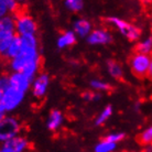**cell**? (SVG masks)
Returning <instances> with one entry per match:
<instances>
[{
    "label": "cell",
    "instance_id": "cell-1",
    "mask_svg": "<svg viewBox=\"0 0 152 152\" xmlns=\"http://www.w3.org/2000/svg\"><path fill=\"white\" fill-rule=\"evenodd\" d=\"M106 22L130 42H138L141 39V29L136 24L118 17H108Z\"/></svg>",
    "mask_w": 152,
    "mask_h": 152
},
{
    "label": "cell",
    "instance_id": "cell-2",
    "mask_svg": "<svg viewBox=\"0 0 152 152\" xmlns=\"http://www.w3.org/2000/svg\"><path fill=\"white\" fill-rule=\"evenodd\" d=\"M34 63H42L40 51L21 49L19 55L9 61V69L11 73H22L26 67Z\"/></svg>",
    "mask_w": 152,
    "mask_h": 152
},
{
    "label": "cell",
    "instance_id": "cell-3",
    "mask_svg": "<svg viewBox=\"0 0 152 152\" xmlns=\"http://www.w3.org/2000/svg\"><path fill=\"white\" fill-rule=\"evenodd\" d=\"M15 34L18 37L37 35L38 23L34 18L26 11H19L15 13Z\"/></svg>",
    "mask_w": 152,
    "mask_h": 152
},
{
    "label": "cell",
    "instance_id": "cell-4",
    "mask_svg": "<svg viewBox=\"0 0 152 152\" xmlns=\"http://www.w3.org/2000/svg\"><path fill=\"white\" fill-rule=\"evenodd\" d=\"M21 132V124L13 116H7L0 121V143L4 145Z\"/></svg>",
    "mask_w": 152,
    "mask_h": 152
},
{
    "label": "cell",
    "instance_id": "cell-5",
    "mask_svg": "<svg viewBox=\"0 0 152 152\" xmlns=\"http://www.w3.org/2000/svg\"><path fill=\"white\" fill-rule=\"evenodd\" d=\"M26 98V94L20 91H17L15 88L9 87L6 91H4V95L1 99L0 108L7 114L15 110L18 107L23 103Z\"/></svg>",
    "mask_w": 152,
    "mask_h": 152
},
{
    "label": "cell",
    "instance_id": "cell-6",
    "mask_svg": "<svg viewBox=\"0 0 152 152\" xmlns=\"http://www.w3.org/2000/svg\"><path fill=\"white\" fill-rule=\"evenodd\" d=\"M150 63H151L150 55L134 52L129 58L130 71L136 77H139V78L145 77V76H148Z\"/></svg>",
    "mask_w": 152,
    "mask_h": 152
},
{
    "label": "cell",
    "instance_id": "cell-7",
    "mask_svg": "<svg viewBox=\"0 0 152 152\" xmlns=\"http://www.w3.org/2000/svg\"><path fill=\"white\" fill-rule=\"evenodd\" d=\"M51 78L50 75L45 72H40L38 76L32 80L31 85V93L33 97L37 99H43L49 91Z\"/></svg>",
    "mask_w": 152,
    "mask_h": 152
},
{
    "label": "cell",
    "instance_id": "cell-8",
    "mask_svg": "<svg viewBox=\"0 0 152 152\" xmlns=\"http://www.w3.org/2000/svg\"><path fill=\"white\" fill-rule=\"evenodd\" d=\"M113 34L110 31L107 30L106 28H94L91 34L86 38V41L89 45L93 46H100V45H108L113 42Z\"/></svg>",
    "mask_w": 152,
    "mask_h": 152
},
{
    "label": "cell",
    "instance_id": "cell-9",
    "mask_svg": "<svg viewBox=\"0 0 152 152\" xmlns=\"http://www.w3.org/2000/svg\"><path fill=\"white\" fill-rule=\"evenodd\" d=\"M9 78H10V87L22 91L24 94H27L31 89L32 80H30L23 73H10Z\"/></svg>",
    "mask_w": 152,
    "mask_h": 152
},
{
    "label": "cell",
    "instance_id": "cell-10",
    "mask_svg": "<svg viewBox=\"0 0 152 152\" xmlns=\"http://www.w3.org/2000/svg\"><path fill=\"white\" fill-rule=\"evenodd\" d=\"M2 147L9 152H28L30 148V141L24 136L19 134L4 143Z\"/></svg>",
    "mask_w": 152,
    "mask_h": 152
},
{
    "label": "cell",
    "instance_id": "cell-11",
    "mask_svg": "<svg viewBox=\"0 0 152 152\" xmlns=\"http://www.w3.org/2000/svg\"><path fill=\"white\" fill-rule=\"evenodd\" d=\"M93 23L86 18H77L73 22L72 31L78 38H87L93 31Z\"/></svg>",
    "mask_w": 152,
    "mask_h": 152
},
{
    "label": "cell",
    "instance_id": "cell-12",
    "mask_svg": "<svg viewBox=\"0 0 152 152\" xmlns=\"http://www.w3.org/2000/svg\"><path fill=\"white\" fill-rule=\"evenodd\" d=\"M65 121V117L64 114L62 113L61 110L58 109H52L50 111L49 116L46 118V128L50 130V131H57L60 130L63 127Z\"/></svg>",
    "mask_w": 152,
    "mask_h": 152
},
{
    "label": "cell",
    "instance_id": "cell-13",
    "mask_svg": "<svg viewBox=\"0 0 152 152\" xmlns=\"http://www.w3.org/2000/svg\"><path fill=\"white\" fill-rule=\"evenodd\" d=\"M77 42V37L72 30L63 31L61 34L56 39V46L57 49L65 50L73 46Z\"/></svg>",
    "mask_w": 152,
    "mask_h": 152
},
{
    "label": "cell",
    "instance_id": "cell-14",
    "mask_svg": "<svg viewBox=\"0 0 152 152\" xmlns=\"http://www.w3.org/2000/svg\"><path fill=\"white\" fill-rule=\"evenodd\" d=\"M106 69L107 73L115 80H121L125 75V71H124L122 65L114 58L106 61Z\"/></svg>",
    "mask_w": 152,
    "mask_h": 152
},
{
    "label": "cell",
    "instance_id": "cell-15",
    "mask_svg": "<svg viewBox=\"0 0 152 152\" xmlns=\"http://www.w3.org/2000/svg\"><path fill=\"white\" fill-rule=\"evenodd\" d=\"M136 52L145 55L152 53V35H148L143 39H140L136 44Z\"/></svg>",
    "mask_w": 152,
    "mask_h": 152
},
{
    "label": "cell",
    "instance_id": "cell-16",
    "mask_svg": "<svg viewBox=\"0 0 152 152\" xmlns=\"http://www.w3.org/2000/svg\"><path fill=\"white\" fill-rule=\"evenodd\" d=\"M20 52H21V43H20V38L17 35L13 39V41L11 42V44L9 45V48H8L7 52L4 55V58L10 61V60L18 56L20 54Z\"/></svg>",
    "mask_w": 152,
    "mask_h": 152
},
{
    "label": "cell",
    "instance_id": "cell-17",
    "mask_svg": "<svg viewBox=\"0 0 152 152\" xmlns=\"http://www.w3.org/2000/svg\"><path fill=\"white\" fill-rule=\"evenodd\" d=\"M0 31L15 33V15H7L0 19Z\"/></svg>",
    "mask_w": 152,
    "mask_h": 152
},
{
    "label": "cell",
    "instance_id": "cell-18",
    "mask_svg": "<svg viewBox=\"0 0 152 152\" xmlns=\"http://www.w3.org/2000/svg\"><path fill=\"white\" fill-rule=\"evenodd\" d=\"M17 37L15 33H11V32H4L0 31V54L4 55L7 52L9 45L11 44V42L13 41V39Z\"/></svg>",
    "mask_w": 152,
    "mask_h": 152
},
{
    "label": "cell",
    "instance_id": "cell-19",
    "mask_svg": "<svg viewBox=\"0 0 152 152\" xmlns=\"http://www.w3.org/2000/svg\"><path fill=\"white\" fill-rule=\"evenodd\" d=\"M89 87L91 88V91H97V93H106V91H111V85L107 80H100V78H93L89 80Z\"/></svg>",
    "mask_w": 152,
    "mask_h": 152
},
{
    "label": "cell",
    "instance_id": "cell-20",
    "mask_svg": "<svg viewBox=\"0 0 152 152\" xmlns=\"http://www.w3.org/2000/svg\"><path fill=\"white\" fill-rule=\"evenodd\" d=\"M113 113H114V109H113V106L111 105H106L104 107L102 111L98 114V116L96 117L95 119V126H103L105 125L109 118L113 116Z\"/></svg>",
    "mask_w": 152,
    "mask_h": 152
},
{
    "label": "cell",
    "instance_id": "cell-21",
    "mask_svg": "<svg viewBox=\"0 0 152 152\" xmlns=\"http://www.w3.org/2000/svg\"><path fill=\"white\" fill-rule=\"evenodd\" d=\"M117 149V145L114 142H110L107 139L99 140L94 147V152H115Z\"/></svg>",
    "mask_w": 152,
    "mask_h": 152
},
{
    "label": "cell",
    "instance_id": "cell-22",
    "mask_svg": "<svg viewBox=\"0 0 152 152\" xmlns=\"http://www.w3.org/2000/svg\"><path fill=\"white\" fill-rule=\"evenodd\" d=\"M138 141L142 145H152V125L147 126L145 129L142 130L139 136H138Z\"/></svg>",
    "mask_w": 152,
    "mask_h": 152
},
{
    "label": "cell",
    "instance_id": "cell-23",
    "mask_svg": "<svg viewBox=\"0 0 152 152\" xmlns=\"http://www.w3.org/2000/svg\"><path fill=\"white\" fill-rule=\"evenodd\" d=\"M64 7L71 12L74 13H78L84 9L85 4L82 0H65L64 1Z\"/></svg>",
    "mask_w": 152,
    "mask_h": 152
},
{
    "label": "cell",
    "instance_id": "cell-24",
    "mask_svg": "<svg viewBox=\"0 0 152 152\" xmlns=\"http://www.w3.org/2000/svg\"><path fill=\"white\" fill-rule=\"evenodd\" d=\"M82 98L86 103H95V102H98L102 99V94L94 91H86L82 94Z\"/></svg>",
    "mask_w": 152,
    "mask_h": 152
},
{
    "label": "cell",
    "instance_id": "cell-25",
    "mask_svg": "<svg viewBox=\"0 0 152 152\" xmlns=\"http://www.w3.org/2000/svg\"><path fill=\"white\" fill-rule=\"evenodd\" d=\"M105 139H107L110 142H114L116 145H118L119 142H121L126 139V133L125 132H120V131H115V132L108 133Z\"/></svg>",
    "mask_w": 152,
    "mask_h": 152
},
{
    "label": "cell",
    "instance_id": "cell-26",
    "mask_svg": "<svg viewBox=\"0 0 152 152\" xmlns=\"http://www.w3.org/2000/svg\"><path fill=\"white\" fill-rule=\"evenodd\" d=\"M9 87H10L9 74H0V88L2 91H6Z\"/></svg>",
    "mask_w": 152,
    "mask_h": 152
},
{
    "label": "cell",
    "instance_id": "cell-27",
    "mask_svg": "<svg viewBox=\"0 0 152 152\" xmlns=\"http://www.w3.org/2000/svg\"><path fill=\"white\" fill-rule=\"evenodd\" d=\"M7 15H11L8 6V0H0V19Z\"/></svg>",
    "mask_w": 152,
    "mask_h": 152
},
{
    "label": "cell",
    "instance_id": "cell-28",
    "mask_svg": "<svg viewBox=\"0 0 152 152\" xmlns=\"http://www.w3.org/2000/svg\"><path fill=\"white\" fill-rule=\"evenodd\" d=\"M148 77L150 78V80H152V57H151V63H150V67H149Z\"/></svg>",
    "mask_w": 152,
    "mask_h": 152
},
{
    "label": "cell",
    "instance_id": "cell-29",
    "mask_svg": "<svg viewBox=\"0 0 152 152\" xmlns=\"http://www.w3.org/2000/svg\"><path fill=\"white\" fill-rule=\"evenodd\" d=\"M4 117H6V113H4V111L2 110L1 108H0V121H1V120H2Z\"/></svg>",
    "mask_w": 152,
    "mask_h": 152
},
{
    "label": "cell",
    "instance_id": "cell-30",
    "mask_svg": "<svg viewBox=\"0 0 152 152\" xmlns=\"http://www.w3.org/2000/svg\"><path fill=\"white\" fill-rule=\"evenodd\" d=\"M143 152H152V145H147V147H145Z\"/></svg>",
    "mask_w": 152,
    "mask_h": 152
},
{
    "label": "cell",
    "instance_id": "cell-31",
    "mask_svg": "<svg viewBox=\"0 0 152 152\" xmlns=\"http://www.w3.org/2000/svg\"><path fill=\"white\" fill-rule=\"evenodd\" d=\"M2 95H4V91L0 88V104H1V99H2Z\"/></svg>",
    "mask_w": 152,
    "mask_h": 152
},
{
    "label": "cell",
    "instance_id": "cell-32",
    "mask_svg": "<svg viewBox=\"0 0 152 152\" xmlns=\"http://www.w3.org/2000/svg\"><path fill=\"white\" fill-rule=\"evenodd\" d=\"M0 152H9V151H8L7 149H4V147L1 145V147H0Z\"/></svg>",
    "mask_w": 152,
    "mask_h": 152
},
{
    "label": "cell",
    "instance_id": "cell-33",
    "mask_svg": "<svg viewBox=\"0 0 152 152\" xmlns=\"http://www.w3.org/2000/svg\"><path fill=\"white\" fill-rule=\"evenodd\" d=\"M2 58H4V57H2V55L0 54V63H1V61H2Z\"/></svg>",
    "mask_w": 152,
    "mask_h": 152
}]
</instances>
